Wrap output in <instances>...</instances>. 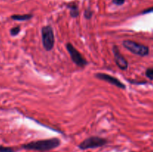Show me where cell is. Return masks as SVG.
Listing matches in <instances>:
<instances>
[{
    "label": "cell",
    "instance_id": "1",
    "mask_svg": "<svg viewBox=\"0 0 153 152\" xmlns=\"http://www.w3.org/2000/svg\"><path fill=\"white\" fill-rule=\"evenodd\" d=\"M61 144V141L59 138L44 139L35 140L30 142L25 143L21 145V148L26 151H34L39 152H47L54 150L59 147Z\"/></svg>",
    "mask_w": 153,
    "mask_h": 152
},
{
    "label": "cell",
    "instance_id": "2",
    "mask_svg": "<svg viewBox=\"0 0 153 152\" xmlns=\"http://www.w3.org/2000/svg\"><path fill=\"white\" fill-rule=\"evenodd\" d=\"M108 143V140L103 137H97V136H92L84 139L82 142H80L78 145L80 150L85 151L88 149H94L97 148H101L106 145Z\"/></svg>",
    "mask_w": 153,
    "mask_h": 152
},
{
    "label": "cell",
    "instance_id": "3",
    "mask_svg": "<svg viewBox=\"0 0 153 152\" xmlns=\"http://www.w3.org/2000/svg\"><path fill=\"white\" fill-rule=\"evenodd\" d=\"M42 44L46 52L52 50L55 46V40L54 30L51 25H45L41 28Z\"/></svg>",
    "mask_w": 153,
    "mask_h": 152
},
{
    "label": "cell",
    "instance_id": "4",
    "mask_svg": "<svg viewBox=\"0 0 153 152\" xmlns=\"http://www.w3.org/2000/svg\"><path fill=\"white\" fill-rule=\"evenodd\" d=\"M123 46L130 52L138 56L145 57L149 54V48L148 46L133 40H124L123 42Z\"/></svg>",
    "mask_w": 153,
    "mask_h": 152
},
{
    "label": "cell",
    "instance_id": "5",
    "mask_svg": "<svg viewBox=\"0 0 153 152\" xmlns=\"http://www.w3.org/2000/svg\"><path fill=\"white\" fill-rule=\"evenodd\" d=\"M66 49H67V52L70 54V56L71 58L72 61L76 66H78L79 67H82V68L88 66V61L84 58L82 54L73 46V45L71 43H67L66 44Z\"/></svg>",
    "mask_w": 153,
    "mask_h": 152
},
{
    "label": "cell",
    "instance_id": "6",
    "mask_svg": "<svg viewBox=\"0 0 153 152\" xmlns=\"http://www.w3.org/2000/svg\"><path fill=\"white\" fill-rule=\"evenodd\" d=\"M95 77H97L99 80H103V81H105L107 83H110V84L113 85V86H117V88L120 89H126V85L120 81L118 78L111 76V75L107 74V73H103V72H97L94 75Z\"/></svg>",
    "mask_w": 153,
    "mask_h": 152
},
{
    "label": "cell",
    "instance_id": "7",
    "mask_svg": "<svg viewBox=\"0 0 153 152\" xmlns=\"http://www.w3.org/2000/svg\"><path fill=\"white\" fill-rule=\"evenodd\" d=\"M112 52L114 54V61L116 63V65L121 70H126L128 67V63L127 60L126 59L125 57L121 54L119 48L117 46L114 45L112 47Z\"/></svg>",
    "mask_w": 153,
    "mask_h": 152
},
{
    "label": "cell",
    "instance_id": "8",
    "mask_svg": "<svg viewBox=\"0 0 153 152\" xmlns=\"http://www.w3.org/2000/svg\"><path fill=\"white\" fill-rule=\"evenodd\" d=\"M67 8L70 10V16L73 18H76L79 16V6L76 2H70L66 4Z\"/></svg>",
    "mask_w": 153,
    "mask_h": 152
},
{
    "label": "cell",
    "instance_id": "9",
    "mask_svg": "<svg viewBox=\"0 0 153 152\" xmlns=\"http://www.w3.org/2000/svg\"><path fill=\"white\" fill-rule=\"evenodd\" d=\"M34 16L32 13H25V14H13L10 16L11 19L15 21H19V22H24V21H28L31 19Z\"/></svg>",
    "mask_w": 153,
    "mask_h": 152
},
{
    "label": "cell",
    "instance_id": "10",
    "mask_svg": "<svg viewBox=\"0 0 153 152\" xmlns=\"http://www.w3.org/2000/svg\"><path fill=\"white\" fill-rule=\"evenodd\" d=\"M0 152H16V149L13 147L4 146L0 145Z\"/></svg>",
    "mask_w": 153,
    "mask_h": 152
},
{
    "label": "cell",
    "instance_id": "11",
    "mask_svg": "<svg viewBox=\"0 0 153 152\" xmlns=\"http://www.w3.org/2000/svg\"><path fill=\"white\" fill-rule=\"evenodd\" d=\"M93 15H94V11L90 7L87 8L84 12V16L86 19H91L92 18Z\"/></svg>",
    "mask_w": 153,
    "mask_h": 152
},
{
    "label": "cell",
    "instance_id": "12",
    "mask_svg": "<svg viewBox=\"0 0 153 152\" xmlns=\"http://www.w3.org/2000/svg\"><path fill=\"white\" fill-rule=\"evenodd\" d=\"M20 27L19 26H16V27H13L10 30V35L13 36V37H15V36L18 35L19 33L20 32Z\"/></svg>",
    "mask_w": 153,
    "mask_h": 152
},
{
    "label": "cell",
    "instance_id": "13",
    "mask_svg": "<svg viewBox=\"0 0 153 152\" xmlns=\"http://www.w3.org/2000/svg\"><path fill=\"white\" fill-rule=\"evenodd\" d=\"M146 77L149 79V80H153V68H148L146 69V72H145Z\"/></svg>",
    "mask_w": 153,
    "mask_h": 152
},
{
    "label": "cell",
    "instance_id": "14",
    "mask_svg": "<svg viewBox=\"0 0 153 152\" xmlns=\"http://www.w3.org/2000/svg\"><path fill=\"white\" fill-rule=\"evenodd\" d=\"M126 0H112V3L115 5L121 6L125 3Z\"/></svg>",
    "mask_w": 153,
    "mask_h": 152
},
{
    "label": "cell",
    "instance_id": "15",
    "mask_svg": "<svg viewBox=\"0 0 153 152\" xmlns=\"http://www.w3.org/2000/svg\"><path fill=\"white\" fill-rule=\"evenodd\" d=\"M151 12H153V7H150V8L146 9V10H144L143 12H142V13H143V14H145V13H151Z\"/></svg>",
    "mask_w": 153,
    "mask_h": 152
},
{
    "label": "cell",
    "instance_id": "16",
    "mask_svg": "<svg viewBox=\"0 0 153 152\" xmlns=\"http://www.w3.org/2000/svg\"><path fill=\"white\" fill-rule=\"evenodd\" d=\"M129 152H135V151H129Z\"/></svg>",
    "mask_w": 153,
    "mask_h": 152
}]
</instances>
